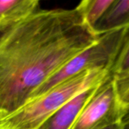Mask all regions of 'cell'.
Wrapping results in <instances>:
<instances>
[{
	"label": "cell",
	"instance_id": "1",
	"mask_svg": "<svg viewBox=\"0 0 129 129\" xmlns=\"http://www.w3.org/2000/svg\"><path fill=\"white\" fill-rule=\"evenodd\" d=\"M98 38L76 7L39 8L0 33V119Z\"/></svg>",
	"mask_w": 129,
	"mask_h": 129
},
{
	"label": "cell",
	"instance_id": "2",
	"mask_svg": "<svg viewBox=\"0 0 129 129\" xmlns=\"http://www.w3.org/2000/svg\"><path fill=\"white\" fill-rule=\"evenodd\" d=\"M110 75L108 70H93L68 79L0 119V129H38L72 98L101 83Z\"/></svg>",
	"mask_w": 129,
	"mask_h": 129
},
{
	"label": "cell",
	"instance_id": "3",
	"mask_svg": "<svg viewBox=\"0 0 129 129\" xmlns=\"http://www.w3.org/2000/svg\"><path fill=\"white\" fill-rule=\"evenodd\" d=\"M128 28H122L98 36L92 45L73 57L35 91L29 101L84 72L108 70L111 73Z\"/></svg>",
	"mask_w": 129,
	"mask_h": 129
},
{
	"label": "cell",
	"instance_id": "4",
	"mask_svg": "<svg viewBox=\"0 0 129 129\" xmlns=\"http://www.w3.org/2000/svg\"><path fill=\"white\" fill-rule=\"evenodd\" d=\"M125 111L112 75L97 88L71 129H100L122 122Z\"/></svg>",
	"mask_w": 129,
	"mask_h": 129
},
{
	"label": "cell",
	"instance_id": "5",
	"mask_svg": "<svg viewBox=\"0 0 129 129\" xmlns=\"http://www.w3.org/2000/svg\"><path fill=\"white\" fill-rule=\"evenodd\" d=\"M101 83L83 91L72 98L52 114L38 129L72 128L85 105Z\"/></svg>",
	"mask_w": 129,
	"mask_h": 129
},
{
	"label": "cell",
	"instance_id": "6",
	"mask_svg": "<svg viewBox=\"0 0 129 129\" xmlns=\"http://www.w3.org/2000/svg\"><path fill=\"white\" fill-rule=\"evenodd\" d=\"M38 0H0V33L39 10Z\"/></svg>",
	"mask_w": 129,
	"mask_h": 129
},
{
	"label": "cell",
	"instance_id": "7",
	"mask_svg": "<svg viewBox=\"0 0 129 129\" xmlns=\"http://www.w3.org/2000/svg\"><path fill=\"white\" fill-rule=\"evenodd\" d=\"M129 27V0H113L93 29L96 36Z\"/></svg>",
	"mask_w": 129,
	"mask_h": 129
},
{
	"label": "cell",
	"instance_id": "8",
	"mask_svg": "<svg viewBox=\"0 0 129 129\" xmlns=\"http://www.w3.org/2000/svg\"><path fill=\"white\" fill-rule=\"evenodd\" d=\"M113 2V0H84L79 2L76 8L84 22L93 29Z\"/></svg>",
	"mask_w": 129,
	"mask_h": 129
},
{
	"label": "cell",
	"instance_id": "9",
	"mask_svg": "<svg viewBox=\"0 0 129 129\" xmlns=\"http://www.w3.org/2000/svg\"><path fill=\"white\" fill-rule=\"evenodd\" d=\"M128 73H129V27L111 70V74L113 77L120 76Z\"/></svg>",
	"mask_w": 129,
	"mask_h": 129
},
{
	"label": "cell",
	"instance_id": "10",
	"mask_svg": "<svg viewBox=\"0 0 129 129\" xmlns=\"http://www.w3.org/2000/svg\"><path fill=\"white\" fill-rule=\"evenodd\" d=\"M113 78L119 102L125 113L129 109V73Z\"/></svg>",
	"mask_w": 129,
	"mask_h": 129
},
{
	"label": "cell",
	"instance_id": "11",
	"mask_svg": "<svg viewBox=\"0 0 129 129\" xmlns=\"http://www.w3.org/2000/svg\"><path fill=\"white\" fill-rule=\"evenodd\" d=\"M122 129H129V109L127 110L121 122Z\"/></svg>",
	"mask_w": 129,
	"mask_h": 129
},
{
	"label": "cell",
	"instance_id": "12",
	"mask_svg": "<svg viewBox=\"0 0 129 129\" xmlns=\"http://www.w3.org/2000/svg\"><path fill=\"white\" fill-rule=\"evenodd\" d=\"M100 129H122V125H121V122H119V123H116V124L111 125L110 126Z\"/></svg>",
	"mask_w": 129,
	"mask_h": 129
}]
</instances>
